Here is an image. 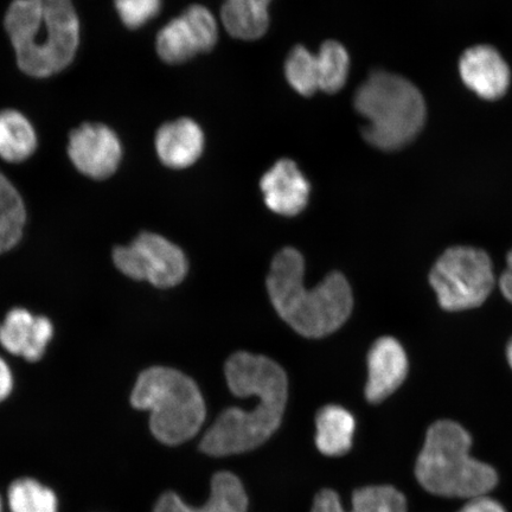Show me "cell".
<instances>
[{
  "label": "cell",
  "mask_w": 512,
  "mask_h": 512,
  "mask_svg": "<svg viewBox=\"0 0 512 512\" xmlns=\"http://www.w3.org/2000/svg\"><path fill=\"white\" fill-rule=\"evenodd\" d=\"M226 379L239 398L258 395L252 411L228 408L204 434L201 450L209 456H232L254 450L278 430L287 401L285 370L270 358L236 352L226 363Z\"/></svg>",
  "instance_id": "1"
},
{
  "label": "cell",
  "mask_w": 512,
  "mask_h": 512,
  "mask_svg": "<svg viewBox=\"0 0 512 512\" xmlns=\"http://www.w3.org/2000/svg\"><path fill=\"white\" fill-rule=\"evenodd\" d=\"M305 264L297 249L284 248L273 259L267 290L279 316L298 334L320 338L347 322L352 311V292L341 273H330L313 290L304 286Z\"/></svg>",
  "instance_id": "2"
},
{
  "label": "cell",
  "mask_w": 512,
  "mask_h": 512,
  "mask_svg": "<svg viewBox=\"0 0 512 512\" xmlns=\"http://www.w3.org/2000/svg\"><path fill=\"white\" fill-rule=\"evenodd\" d=\"M4 25L25 74L48 78L74 60L80 23L72 0H15Z\"/></svg>",
  "instance_id": "3"
},
{
  "label": "cell",
  "mask_w": 512,
  "mask_h": 512,
  "mask_svg": "<svg viewBox=\"0 0 512 512\" xmlns=\"http://www.w3.org/2000/svg\"><path fill=\"white\" fill-rule=\"evenodd\" d=\"M354 105L367 120L363 138L381 151H398L414 142L427 120L420 89L403 76L384 70H375L358 87Z\"/></svg>",
  "instance_id": "4"
},
{
  "label": "cell",
  "mask_w": 512,
  "mask_h": 512,
  "mask_svg": "<svg viewBox=\"0 0 512 512\" xmlns=\"http://www.w3.org/2000/svg\"><path fill=\"white\" fill-rule=\"evenodd\" d=\"M471 444V435L457 422H435L427 432L415 467L422 488L433 495L452 498L483 496L494 489L496 471L471 457Z\"/></svg>",
  "instance_id": "5"
},
{
  "label": "cell",
  "mask_w": 512,
  "mask_h": 512,
  "mask_svg": "<svg viewBox=\"0 0 512 512\" xmlns=\"http://www.w3.org/2000/svg\"><path fill=\"white\" fill-rule=\"evenodd\" d=\"M134 408L151 413V432L166 445L194 438L206 420V403L197 384L176 369L153 367L143 371L134 386Z\"/></svg>",
  "instance_id": "6"
},
{
  "label": "cell",
  "mask_w": 512,
  "mask_h": 512,
  "mask_svg": "<svg viewBox=\"0 0 512 512\" xmlns=\"http://www.w3.org/2000/svg\"><path fill=\"white\" fill-rule=\"evenodd\" d=\"M430 283L444 310L475 309L483 305L494 290V268L482 249L452 247L435 262Z\"/></svg>",
  "instance_id": "7"
},
{
  "label": "cell",
  "mask_w": 512,
  "mask_h": 512,
  "mask_svg": "<svg viewBox=\"0 0 512 512\" xmlns=\"http://www.w3.org/2000/svg\"><path fill=\"white\" fill-rule=\"evenodd\" d=\"M113 261L127 277L149 281L159 288L181 284L188 273L182 249L153 233H142L131 245L115 248Z\"/></svg>",
  "instance_id": "8"
},
{
  "label": "cell",
  "mask_w": 512,
  "mask_h": 512,
  "mask_svg": "<svg viewBox=\"0 0 512 512\" xmlns=\"http://www.w3.org/2000/svg\"><path fill=\"white\" fill-rule=\"evenodd\" d=\"M68 155L83 175L106 179L117 171L123 158V147L110 127L83 124L70 133Z\"/></svg>",
  "instance_id": "9"
},
{
  "label": "cell",
  "mask_w": 512,
  "mask_h": 512,
  "mask_svg": "<svg viewBox=\"0 0 512 512\" xmlns=\"http://www.w3.org/2000/svg\"><path fill=\"white\" fill-rule=\"evenodd\" d=\"M459 74L467 88L488 101L503 98L511 85L509 64L496 48L485 44L464 51Z\"/></svg>",
  "instance_id": "10"
},
{
  "label": "cell",
  "mask_w": 512,
  "mask_h": 512,
  "mask_svg": "<svg viewBox=\"0 0 512 512\" xmlns=\"http://www.w3.org/2000/svg\"><path fill=\"white\" fill-rule=\"evenodd\" d=\"M260 188L268 209L283 216H296L305 209L310 197V183L298 165L281 159L261 178Z\"/></svg>",
  "instance_id": "11"
},
{
  "label": "cell",
  "mask_w": 512,
  "mask_h": 512,
  "mask_svg": "<svg viewBox=\"0 0 512 512\" xmlns=\"http://www.w3.org/2000/svg\"><path fill=\"white\" fill-rule=\"evenodd\" d=\"M366 396L369 402L379 403L399 389L408 374L405 349L392 337L377 339L368 355Z\"/></svg>",
  "instance_id": "12"
},
{
  "label": "cell",
  "mask_w": 512,
  "mask_h": 512,
  "mask_svg": "<svg viewBox=\"0 0 512 512\" xmlns=\"http://www.w3.org/2000/svg\"><path fill=\"white\" fill-rule=\"evenodd\" d=\"M53 335V324L47 317H36L24 309L11 310L0 325L2 347L29 362L41 360Z\"/></svg>",
  "instance_id": "13"
},
{
  "label": "cell",
  "mask_w": 512,
  "mask_h": 512,
  "mask_svg": "<svg viewBox=\"0 0 512 512\" xmlns=\"http://www.w3.org/2000/svg\"><path fill=\"white\" fill-rule=\"evenodd\" d=\"M204 134L200 125L189 118H182L159 128L156 151L162 163L171 169H187L201 158Z\"/></svg>",
  "instance_id": "14"
},
{
  "label": "cell",
  "mask_w": 512,
  "mask_h": 512,
  "mask_svg": "<svg viewBox=\"0 0 512 512\" xmlns=\"http://www.w3.org/2000/svg\"><path fill=\"white\" fill-rule=\"evenodd\" d=\"M248 498L240 479L230 472H219L211 479L210 497L202 507H191L175 492L158 499L153 512H246Z\"/></svg>",
  "instance_id": "15"
},
{
  "label": "cell",
  "mask_w": 512,
  "mask_h": 512,
  "mask_svg": "<svg viewBox=\"0 0 512 512\" xmlns=\"http://www.w3.org/2000/svg\"><path fill=\"white\" fill-rule=\"evenodd\" d=\"M311 512H407V501L392 486H367L355 491L352 508L347 511L335 491L322 490L316 496Z\"/></svg>",
  "instance_id": "16"
},
{
  "label": "cell",
  "mask_w": 512,
  "mask_h": 512,
  "mask_svg": "<svg viewBox=\"0 0 512 512\" xmlns=\"http://www.w3.org/2000/svg\"><path fill=\"white\" fill-rule=\"evenodd\" d=\"M316 444L328 457H341L350 451L356 422L354 416L339 406H326L317 414Z\"/></svg>",
  "instance_id": "17"
},
{
  "label": "cell",
  "mask_w": 512,
  "mask_h": 512,
  "mask_svg": "<svg viewBox=\"0 0 512 512\" xmlns=\"http://www.w3.org/2000/svg\"><path fill=\"white\" fill-rule=\"evenodd\" d=\"M221 16L229 34L243 41L259 40L270 25L268 5L259 0H226Z\"/></svg>",
  "instance_id": "18"
},
{
  "label": "cell",
  "mask_w": 512,
  "mask_h": 512,
  "mask_svg": "<svg viewBox=\"0 0 512 512\" xmlns=\"http://www.w3.org/2000/svg\"><path fill=\"white\" fill-rule=\"evenodd\" d=\"M37 149L34 127L22 113L0 112V157L9 163H22Z\"/></svg>",
  "instance_id": "19"
},
{
  "label": "cell",
  "mask_w": 512,
  "mask_h": 512,
  "mask_svg": "<svg viewBox=\"0 0 512 512\" xmlns=\"http://www.w3.org/2000/svg\"><path fill=\"white\" fill-rule=\"evenodd\" d=\"M27 219L21 195L8 178L0 174V254L14 248L23 235Z\"/></svg>",
  "instance_id": "20"
},
{
  "label": "cell",
  "mask_w": 512,
  "mask_h": 512,
  "mask_svg": "<svg viewBox=\"0 0 512 512\" xmlns=\"http://www.w3.org/2000/svg\"><path fill=\"white\" fill-rule=\"evenodd\" d=\"M156 47L160 59L169 64L187 62L200 53L183 16L172 19L159 31Z\"/></svg>",
  "instance_id": "21"
},
{
  "label": "cell",
  "mask_w": 512,
  "mask_h": 512,
  "mask_svg": "<svg viewBox=\"0 0 512 512\" xmlns=\"http://www.w3.org/2000/svg\"><path fill=\"white\" fill-rule=\"evenodd\" d=\"M319 89L337 93L347 83L350 73L348 50L337 41H326L317 54Z\"/></svg>",
  "instance_id": "22"
},
{
  "label": "cell",
  "mask_w": 512,
  "mask_h": 512,
  "mask_svg": "<svg viewBox=\"0 0 512 512\" xmlns=\"http://www.w3.org/2000/svg\"><path fill=\"white\" fill-rule=\"evenodd\" d=\"M8 498L12 512L59 511V502L54 491L35 479L16 480L10 486Z\"/></svg>",
  "instance_id": "23"
},
{
  "label": "cell",
  "mask_w": 512,
  "mask_h": 512,
  "mask_svg": "<svg viewBox=\"0 0 512 512\" xmlns=\"http://www.w3.org/2000/svg\"><path fill=\"white\" fill-rule=\"evenodd\" d=\"M285 75L290 86L303 96H311L319 89L317 55L304 46H297L288 54Z\"/></svg>",
  "instance_id": "24"
},
{
  "label": "cell",
  "mask_w": 512,
  "mask_h": 512,
  "mask_svg": "<svg viewBox=\"0 0 512 512\" xmlns=\"http://www.w3.org/2000/svg\"><path fill=\"white\" fill-rule=\"evenodd\" d=\"M194 35L200 53L215 48L219 40V27L211 11L202 5H192L182 15Z\"/></svg>",
  "instance_id": "25"
},
{
  "label": "cell",
  "mask_w": 512,
  "mask_h": 512,
  "mask_svg": "<svg viewBox=\"0 0 512 512\" xmlns=\"http://www.w3.org/2000/svg\"><path fill=\"white\" fill-rule=\"evenodd\" d=\"M114 3L121 22L132 30L144 27L162 9V0H115Z\"/></svg>",
  "instance_id": "26"
},
{
  "label": "cell",
  "mask_w": 512,
  "mask_h": 512,
  "mask_svg": "<svg viewBox=\"0 0 512 512\" xmlns=\"http://www.w3.org/2000/svg\"><path fill=\"white\" fill-rule=\"evenodd\" d=\"M458 512H505V510L495 499L483 495L470 498V502Z\"/></svg>",
  "instance_id": "27"
},
{
  "label": "cell",
  "mask_w": 512,
  "mask_h": 512,
  "mask_svg": "<svg viewBox=\"0 0 512 512\" xmlns=\"http://www.w3.org/2000/svg\"><path fill=\"white\" fill-rule=\"evenodd\" d=\"M12 384H14V380H12L11 370L8 364L0 358V402L8 398Z\"/></svg>",
  "instance_id": "28"
},
{
  "label": "cell",
  "mask_w": 512,
  "mask_h": 512,
  "mask_svg": "<svg viewBox=\"0 0 512 512\" xmlns=\"http://www.w3.org/2000/svg\"><path fill=\"white\" fill-rule=\"evenodd\" d=\"M507 265V270L499 279V287H501L503 296L512 303V251L508 254Z\"/></svg>",
  "instance_id": "29"
},
{
  "label": "cell",
  "mask_w": 512,
  "mask_h": 512,
  "mask_svg": "<svg viewBox=\"0 0 512 512\" xmlns=\"http://www.w3.org/2000/svg\"><path fill=\"white\" fill-rule=\"evenodd\" d=\"M507 356H508V362L510 364V367L512 368V339L508 345Z\"/></svg>",
  "instance_id": "30"
},
{
  "label": "cell",
  "mask_w": 512,
  "mask_h": 512,
  "mask_svg": "<svg viewBox=\"0 0 512 512\" xmlns=\"http://www.w3.org/2000/svg\"><path fill=\"white\" fill-rule=\"evenodd\" d=\"M259 2L264 3V4L266 3L267 5H270L272 0H259Z\"/></svg>",
  "instance_id": "31"
},
{
  "label": "cell",
  "mask_w": 512,
  "mask_h": 512,
  "mask_svg": "<svg viewBox=\"0 0 512 512\" xmlns=\"http://www.w3.org/2000/svg\"><path fill=\"white\" fill-rule=\"evenodd\" d=\"M0 512H3V508H2V499H0Z\"/></svg>",
  "instance_id": "32"
}]
</instances>
